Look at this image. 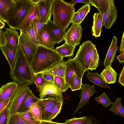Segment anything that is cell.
<instances>
[{
	"label": "cell",
	"instance_id": "e575fe53",
	"mask_svg": "<svg viewBox=\"0 0 124 124\" xmlns=\"http://www.w3.org/2000/svg\"><path fill=\"white\" fill-rule=\"evenodd\" d=\"M63 98L58 101L53 107L51 111L47 121H51L60 113L62 104Z\"/></svg>",
	"mask_w": 124,
	"mask_h": 124
},
{
	"label": "cell",
	"instance_id": "ba28073f",
	"mask_svg": "<svg viewBox=\"0 0 124 124\" xmlns=\"http://www.w3.org/2000/svg\"><path fill=\"white\" fill-rule=\"evenodd\" d=\"M100 13L102 17L103 26L106 29H110L116 20L117 15L114 0H107L106 8Z\"/></svg>",
	"mask_w": 124,
	"mask_h": 124
},
{
	"label": "cell",
	"instance_id": "f546056e",
	"mask_svg": "<svg viewBox=\"0 0 124 124\" xmlns=\"http://www.w3.org/2000/svg\"><path fill=\"white\" fill-rule=\"evenodd\" d=\"M121 98H118L113 103L109 110L112 112L115 115H118L124 117V107L121 103Z\"/></svg>",
	"mask_w": 124,
	"mask_h": 124
},
{
	"label": "cell",
	"instance_id": "4dcf8cb0",
	"mask_svg": "<svg viewBox=\"0 0 124 124\" xmlns=\"http://www.w3.org/2000/svg\"><path fill=\"white\" fill-rule=\"evenodd\" d=\"M20 32L37 45L40 46L38 40L36 36L32 22L27 28L20 31Z\"/></svg>",
	"mask_w": 124,
	"mask_h": 124
},
{
	"label": "cell",
	"instance_id": "7dc6e473",
	"mask_svg": "<svg viewBox=\"0 0 124 124\" xmlns=\"http://www.w3.org/2000/svg\"><path fill=\"white\" fill-rule=\"evenodd\" d=\"M124 66L119 75L118 82L123 86H124Z\"/></svg>",
	"mask_w": 124,
	"mask_h": 124
},
{
	"label": "cell",
	"instance_id": "7bdbcfd3",
	"mask_svg": "<svg viewBox=\"0 0 124 124\" xmlns=\"http://www.w3.org/2000/svg\"><path fill=\"white\" fill-rule=\"evenodd\" d=\"M8 124H26L24 123L16 114H15L10 117Z\"/></svg>",
	"mask_w": 124,
	"mask_h": 124
},
{
	"label": "cell",
	"instance_id": "ee69618b",
	"mask_svg": "<svg viewBox=\"0 0 124 124\" xmlns=\"http://www.w3.org/2000/svg\"><path fill=\"white\" fill-rule=\"evenodd\" d=\"M82 23L78 13L77 12H75L73 16L71 23L72 24H81Z\"/></svg>",
	"mask_w": 124,
	"mask_h": 124
},
{
	"label": "cell",
	"instance_id": "8992f818",
	"mask_svg": "<svg viewBox=\"0 0 124 124\" xmlns=\"http://www.w3.org/2000/svg\"><path fill=\"white\" fill-rule=\"evenodd\" d=\"M31 84L27 83L18 84V88L14 95L11 98L6 108L8 110L10 119L16 114L23 98Z\"/></svg>",
	"mask_w": 124,
	"mask_h": 124
},
{
	"label": "cell",
	"instance_id": "bcb514c9",
	"mask_svg": "<svg viewBox=\"0 0 124 124\" xmlns=\"http://www.w3.org/2000/svg\"><path fill=\"white\" fill-rule=\"evenodd\" d=\"M42 75L46 80L54 83V75L50 73H43Z\"/></svg>",
	"mask_w": 124,
	"mask_h": 124
},
{
	"label": "cell",
	"instance_id": "9a60e30c",
	"mask_svg": "<svg viewBox=\"0 0 124 124\" xmlns=\"http://www.w3.org/2000/svg\"><path fill=\"white\" fill-rule=\"evenodd\" d=\"M38 39L40 46L55 51V43L53 41L51 33L46 23L44 24L42 26Z\"/></svg>",
	"mask_w": 124,
	"mask_h": 124
},
{
	"label": "cell",
	"instance_id": "9f6ffc18",
	"mask_svg": "<svg viewBox=\"0 0 124 124\" xmlns=\"http://www.w3.org/2000/svg\"><path fill=\"white\" fill-rule=\"evenodd\" d=\"M31 1L35 4H37L40 0H31Z\"/></svg>",
	"mask_w": 124,
	"mask_h": 124
},
{
	"label": "cell",
	"instance_id": "681fc988",
	"mask_svg": "<svg viewBox=\"0 0 124 124\" xmlns=\"http://www.w3.org/2000/svg\"><path fill=\"white\" fill-rule=\"evenodd\" d=\"M89 119L86 124H101L93 116H88Z\"/></svg>",
	"mask_w": 124,
	"mask_h": 124
},
{
	"label": "cell",
	"instance_id": "f6af8a7d",
	"mask_svg": "<svg viewBox=\"0 0 124 124\" xmlns=\"http://www.w3.org/2000/svg\"><path fill=\"white\" fill-rule=\"evenodd\" d=\"M10 98L6 99L0 102V112L5 109L8 104Z\"/></svg>",
	"mask_w": 124,
	"mask_h": 124
},
{
	"label": "cell",
	"instance_id": "5b68a950",
	"mask_svg": "<svg viewBox=\"0 0 124 124\" xmlns=\"http://www.w3.org/2000/svg\"><path fill=\"white\" fill-rule=\"evenodd\" d=\"M15 5L7 24L10 27L17 29L32 7L35 4L31 0H15Z\"/></svg>",
	"mask_w": 124,
	"mask_h": 124
},
{
	"label": "cell",
	"instance_id": "484cf974",
	"mask_svg": "<svg viewBox=\"0 0 124 124\" xmlns=\"http://www.w3.org/2000/svg\"><path fill=\"white\" fill-rule=\"evenodd\" d=\"M66 62L63 60L48 69L40 73L42 74L50 73L56 76L64 78Z\"/></svg>",
	"mask_w": 124,
	"mask_h": 124
},
{
	"label": "cell",
	"instance_id": "ab89813d",
	"mask_svg": "<svg viewBox=\"0 0 124 124\" xmlns=\"http://www.w3.org/2000/svg\"><path fill=\"white\" fill-rule=\"evenodd\" d=\"M90 4H85L77 11L82 22L90 10Z\"/></svg>",
	"mask_w": 124,
	"mask_h": 124
},
{
	"label": "cell",
	"instance_id": "f5cc1de1",
	"mask_svg": "<svg viewBox=\"0 0 124 124\" xmlns=\"http://www.w3.org/2000/svg\"><path fill=\"white\" fill-rule=\"evenodd\" d=\"M6 43V40L4 36L0 35V47L4 46Z\"/></svg>",
	"mask_w": 124,
	"mask_h": 124
},
{
	"label": "cell",
	"instance_id": "cb8c5ba5",
	"mask_svg": "<svg viewBox=\"0 0 124 124\" xmlns=\"http://www.w3.org/2000/svg\"><path fill=\"white\" fill-rule=\"evenodd\" d=\"M4 36L6 43L13 47L15 46L18 44L19 35L16 29L10 27L6 28Z\"/></svg>",
	"mask_w": 124,
	"mask_h": 124
},
{
	"label": "cell",
	"instance_id": "52a82bcc",
	"mask_svg": "<svg viewBox=\"0 0 124 124\" xmlns=\"http://www.w3.org/2000/svg\"><path fill=\"white\" fill-rule=\"evenodd\" d=\"M18 44L31 66L38 46L20 32Z\"/></svg>",
	"mask_w": 124,
	"mask_h": 124
},
{
	"label": "cell",
	"instance_id": "b9f144b4",
	"mask_svg": "<svg viewBox=\"0 0 124 124\" xmlns=\"http://www.w3.org/2000/svg\"><path fill=\"white\" fill-rule=\"evenodd\" d=\"M9 120V112L6 108L0 113V124H8Z\"/></svg>",
	"mask_w": 124,
	"mask_h": 124
},
{
	"label": "cell",
	"instance_id": "ac0fdd59",
	"mask_svg": "<svg viewBox=\"0 0 124 124\" xmlns=\"http://www.w3.org/2000/svg\"><path fill=\"white\" fill-rule=\"evenodd\" d=\"M46 24L51 33L54 42L55 44L62 43L64 40L66 31L56 25L51 20Z\"/></svg>",
	"mask_w": 124,
	"mask_h": 124
},
{
	"label": "cell",
	"instance_id": "f35d334b",
	"mask_svg": "<svg viewBox=\"0 0 124 124\" xmlns=\"http://www.w3.org/2000/svg\"><path fill=\"white\" fill-rule=\"evenodd\" d=\"M91 4L96 8L99 12L102 11L106 6L107 0H90Z\"/></svg>",
	"mask_w": 124,
	"mask_h": 124
},
{
	"label": "cell",
	"instance_id": "2e32d148",
	"mask_svg": "<svg viewBox=\"0 0 124 124\" xmlns=\"http://www.w3.org/2000/svg\"><path fill=\"white\" fill-rule=\"evenodd\" d=\"M18 47V44L15 46L13 47L7 43L0 47V49L9 64L10 68V73L13 70Z\"/></svg>",
	"mask_w": 124,
	"mask_h": 124
},
{
	"label": "cell",
	"instance_id": "1f68e13d",
	"mask_svg": "<svg viewBox=\"0 0 124 124\" xmlns=\"http://www.w3.org/2000/svg\"><path fill=\"white\" fill-rule=\"evenodd\" d=\"M29 109L33 118L41 122L42 120V111L37 102L32 103Z\"/></svg>",
	"mask_w": 124,
	"mask_h": 124
},
{
	"label": "cell",
	"instance_id": "4fadbf2b",
	"mask_svg": "<svg viewBox=\"0 0 124 124\" xmlns=\"http://www.w3.org/2000/svg\"><path fill=\"white\" fill-rule=\"evenodd\" d=\"M82 85L81 93L79 96L80 100L78 106L74 112V114L76 113L80 108L82 109L86 103H89V100L91 97L98 92L94 85L83 84Z\"/></svg>",
	"mask_w": 124,
	"mask_h": 124
},
{
	"label": "cell",
	"instance_id": "7c38bea8",
	"mask_svg": "<svg viewBox=\"0 0 124 124\" xmlns=\"http://www.w3.org/2000/svg\"><path fill=\"white\" fill-rule=\"evenodd\" d=\"M62 99L49 96L46 98L39 99L37 103L42 110V121H47L52 109Z\"/></svg>",
	"mask_w": 124,
	"mask_h": 124
},
{
	"label": "cell",
	"instance_id": "d4e9b609",
	"mask_svg": "<svg viewBox=\"0 0 124 124\" xmlns=\"http://www.w3.org/2000/svg\"><path fill=\"white\" fill-rule=\"evenodd\" d=\"M87 71V73H85V74L88 80L93 83L94 85H98L100 87L104 88H108L110 89H111L105 82L102 77L99 73L97 72L91 73L88 71Z\"/></svg>",
	"mask_w": 124,
	"mask_h": 124
},
{
	"label": "cell",
	"instance_id": "f907efd6",
	"mask_svg": "<svg viewBox=\"0 0 124 124\" xmlns=\"http://www.w3.org/2000/svg\"><path fill=\"white\" fill-rule=\"evenodd\" d=\"M124 32L122 38V39L121 41L120 45L119 48V51L120 54H121L123 51H124Z\"/></svg>",
	"mask_w": 124,
	"mask_h": 124
},
{
	"label": "cell",
	"instance_id": "5bb4252c",
	"mask_svg": "<svg viewBox=\"0 0 124 124\" xmlns=\"http://www.w3.org/2000/svg\"><path fill=\"white\" fill-rule=\"evenodd\" d=\"M53 0H40L37 4L39 16L44 24L51 20L52 15V6Z\"/></svg>",
	"mask_w": 124,
	"mask_h": 124
},
{
	"label": "cell",
	"instance_id": "836d02e7",
	"mask_svg": "<svg viewBox=\"0 0 124 124\" xmlns=\"http://www.w3.org/2000/svg\"><path fill=\"white\" fill-rule=\"evenodd\" d=\"M53 83L56 87L63 92L66 91L69 88L63 78L54 76Z\"/></svg>",
	"mask_w": 124,
	"mask_h": 124
},
{
	"label": "cell",
	"instance_id": "74e56055",
	"mask_svg": "<svg viewBox=\"0 0 124 124\" xmlns=\"http://www.w3.org/2000/svg\"><path fill=\"white\" fill-rule=\"evenodd\" d=\"M32 22L36 36L38 39L40 30L44 24L41 22L39 16L36 17Z\"/></svg>",
	"mask_w": 124,
	"mask_h": 124
},
{
	"label": "cell",
	"instance_id": "c3c4849f",
	"mask_svg": "<svg viewBox=\"0 0 124 124\" xmlns=\"http://www.w3.org/2000/svg\"><path fill=\"white\" fill-rule=\"evenodd\" d=\"M70 3L75 5L78 3H84L85 4H91L90 0H72L70 2H68Z\"/></svg>",
	"mask_w": 124,
	"mask_h": 124
},
{
	"label": "cell",
	"instance_id": "8d00e7d4",
	"mask_svg": "<svg viewBox=\"0 0 124 124\" xmlns=\"http://www.w3.org/2000/svg\"><path fill=\"white\" fill-rule=\"evenodd\" d=\"M89 119L88 116H85L77 117H74L69 119L66 120L64 124H86Z\"/></svg>",
	"mask_w": 124,
	"mask_h": 124
},
{
	"label": "cell",
	"instance_id": "11a10c76",
	"mask_svg": "<svg viewBox=\"0 0 124 124\" xmlns=\"http://www.w3.org/2000/svg\"><path fill=\"white\" fill-rule=\"evenodd\" d=\"M5 25V23L0 19V29H2Z\"/></svg>",
	"mask_w": 124,
	"mask_h": 124
},
{
	"label": "cell",
	"instance_id": "e0dca14e",
	"mask_svg": "<svg viewBox=\"0 0 124 124\" xmlns=\"http://www.w3.org/2000/svg\"><path fill=\"white\" fill-rule=\"evenodd\" d=\"M15 0H0V19L8 22L14 7Z\"/></svg>",
	"mask_w": 124,
	"mask_h": 124
},
{
	"label": "cell",
	"instance_id": "83f0119b",
	"mask_svg": "<svg viewBox=\"0 0 124 124\" xmlns=\"http://www.w3.org/2000/svg\"><path fill=\"white\" fill-rule=\"evenodd\" d=\"M75 48V46L69 45L65 43L61 46L55 48V51L63 59L65 57L73 56Z\"/></svg>",
	"mask_w": 124,
	"mask_h": 124
},
{
	"label": "cell",
	"instance_id": "6f0895ef",
	"mask_svg": "<svg viewBox=\"0 0 124 124\" xmlns=\"http://www.w3.org/2000/svg\"><path fill=\"white\" fill-rule=\"evenodd\" d=\"M0 35H4V31H2L1 29H0Z\"/></svg>",
	"mask_w": 124,
	"mask_h": 124
},
{
	"label": "cell",
	"instance_id": "30bf717a",
	"mask_svg": "<svg viewBox=\"0 0 124 124\" xmlns=\"http://www.w3.org/2000/svg\"><path fill=\"white\" fill-rule=\"evenodd\" d=\"M82 30L81 24H72L66 32L64 39L65 43L74 46L78 45L81 39Z\"/></svg>",
	"mask_w": 124,
	"mask_h": 124
},
{
	"label": "cell",
	"instance_id": "f1b7e54d",
	"mask_svg": "<svg viewBox=\"0 0 124 124\" xmlns=\"http://www.w3.org/2000/svg\"><path fill=\"white\" fill-rule=\"evenodd\" d=\"M16 114L26 124H40L41 121L37 120L33 117L29 108L27 111L17 112Z\"/></svg>",
	"mask_w": 124,
	"mask_h": 124
},
{
	"label": "cell",
	"instance_id": "44dd1931",
	"mask_svg": "<svg viewBox=\"0 0 124 124\" xmlns=\"http://www.w3.org/2000/svg\"><path fill=\"white\" fill-rule=\"evenodd\" d=\"M39 100L33 94L30 88H29L25 95L17 112L27 111L32 103L37 102Z\"/></svg>",
	"mask_w": 124,
	"mask_h": 124
},
{
	"label": "cell",
	"instance_id": "d6986e66",
	"mask_svg": "<svg viewBox=\"0 0 124 124\" xmlns=\"http://www.w3.org/2000/svg\"><path fill=\"white\" fill-rule=\"evenodd\" d=\"M18 84L14 82L7 83L0 88V102L8 98L10 99L17 91Z\"/></svg>",
	"mask_w": 124,
	"mask_h": 124
},
{
	"label": "cell",
	"instance_id": "277c9868",
	"mask_svg": "<svg viewBox=\"0 0 124 124\" xmlns=\"http://www.w3.org/2000/svg\"><path fill=\"white\" fill-rule=\"evenodd\" d=\"M75 5L62 0H53L52 14L54 23L65 31L75 12Z\"/></svg>",
	"mask_w": 124,
	"mask_h": 124
},
{
	"label": "cell",
	"instance_id": "680465c9",
	"mask_svg": "<svg viewBox=\"0 0 124 124\" xmlns=\"http://www.w3.org/2000/svg\"></svg>",
	"mask_w": 124,
	"mask_h": 124
},
{
	"label": "cell",
	"instance_id": "9c48e42d",
	"mask_svg": "<svg viewBox=\"0 0 124 124\" xmlns=\"http://www.w3.org/2000/svg\"><path fill=\"white\" fill-rule=\"evenodd\" d=\"M65 64L64 78L66 83L70 88L74 73H75L82 79L84 74L86 71L74 58L66 61Z\"/></svg>",
	"mask_w": 124,
	"mask_h": 124
},
{
	"label": "cell",
	"instance_id": "7402d4cb",
	"mask_svg": "<svg viewBox=\"0 0 124 124\" xmlns=\"http://www.w3.org/2000/svg\"><path fill=\"white\" fill-rule=\"evenodd\" d=\"M117 41V38L114 36L104 62L105 68L108 65H111L115 60L118 49Z\"/></svg>",
	"mask_w": 124,
	"mask_h": 124
},
{
	"label": "cell",
	"instance_id": "816d5d0a",
	"mask_svg": "<svg viewBox=\"0 0 124 124\" xmlns=\"http://www.w3.org/2000/svg\"><path fill=\"white\" fill-rule=\"evenodd\" d=\"M119 63H122L124 62V51L120 55L116 56Z\"/></svg>",
	"mask_w": 124,
	"mask_h": 124
},
{
	"label": "cell",
	"instance_id": "4316f807",
	"mask_svg": "<svg viewBox=\"0 0 124 124\" xmlns=\"http://www.w3.org/2000/svg\"><path fill=\"white\" fill-rule=\"evenodd\" d=\"M101 75L107 83L114 84L116 81L117 73L111 65L106 67L101 73Z\"/></svg>",
	"mask_w": 124,
	"mask_h": 124
},
{
	"label": "cell",
	"instance_id": "3957f363",
	"mask_svg": "<svg viewBox=\"0 0 124 124\" xmlns=\"http://www.w3.org/2000/svg\"><path fill=\"white\" fill-rule=\"evenodd\" d=\"M9 75L12 81L18 84L29 83L32 84L33 83L34 74L19 46L14 69L12 71L9 73Z\"/></svg>",
	"mask_w": 124,
	"mask_h": 124
},
{
	"label": "cell",
	"instance_id": "60d3db41",
	"mask_svg": "<svg viewBox=\"0 0 124 124\" xmlns=\"http://www.w3.org/2000/svg\"><path fill=\"white\" fill-rule=\"evenodd\" d=\"M33 81L38 88L42 86L45 83L46 80L43 77L42 74L39 73L34 74Z\"/></svg>",
	"mask_w": 124,
	"mask_h": 124
},
{
	"label": "cell",
	"instance_id": "8fae6325",
	"mask_svg": "<svg viewBox=\"0 0 124 124\" xmlns=\"http://www.w3.org/2000/svg\"><path fill=\"white\" fill-rule=\"evenodd\" d=\"M38 88V91L39 93V99H44L48 95L63 98V92L56 87L52 82L46 80L42 86Z\"/></svg>",
	"mask_w": 124,
	"mask_h": 124
},
{
	"label": "cell",
	"instance_id": "7a4b0ae2",
	"mask_svg": "<svg viewBox=\"0 0 124 124\" xmlns=\"http://www.w3.org/2000/svg\"><path fill=\"white\" fill-rule=\"evenodd\" d=\"M74 58L86 71L96 70L98 65L99 55L95 45L90 40L80 45Z\"/></svg>",
	"mask_w": 124,
	"mask_h": 124
},
{
	"label": "cell",
	"instance_id": "ffe728a7",
	"mask_svg": "<svg viewBox=\"0 0 124 124\" xmlns=\"http://www.w3.org/2000/svg\"><path fill=\"white\" fill-rule=\"evenodd\" d=\"M37 16H39V14L38 7L36 4L34 5L30 9L17 29L21 31L26 29Z\"/></svg>",
	"mask_w": 124,
	"mask_h": 124
},
{
	"label": "cell",
	"instance_id": "d590c367",
	"mask_svg": "<svg viewBox=\"0 0 124 124\" xmlns=\"http://www.w3.org/2000/svg\"><path fill=\"white\" fill-rule=\"evenodd\" d=\"M95 100L98 103L101 104L104 107H108L112 105L113 102L105 92L100 96L94 98Z\"/></svg>",
	"mask_w": 124,
	"mask_h": 124
},
{
	"label": "cell",
	"instance_id": "db71d44e",
	"mask_svg": "<svg viewBox=\"0 0 124 124\" xmlns=\"http://www.w3.org/2000/svg\"><path fill=\"white\" fill-rule=\"evenodd\" d=\"M40 124H64V123H57L51 121H41Z\"/></svg>",
	"mask_w": 124,
	"mask_h": 124
},
{
	"label": "cell",
	"instance_id": "603a6c76",
	"mask_svg": "<svg viewBox=\"0 0 124 124\" xmlns=\"http://www.w3.org/2000/svg\"><path fill=\"white\" fill-rule=\"evenodd\" d=\"M93 24L92 28V35L95 38L100 36L103 26L102 16L99 12L95 13L93 16Z\"/></svg>",
	"mask_w": 124,
	"mask_h": 124
},
{
	"label": "cell",
	"instance_id": "6da1fadb",
	"mask_svg": "<svg viewBox=\"0 0 124 124\" xmlns=\"http://www.w3.org/2000/svg\"><path fill=\"white\" fill-rule=\"evenodd\" d=\"M63 59L55 51L38 46L31 67L35 74L48 69L63 61Z\"/></svg>",
	"mask_w": 124,
	"mask_h": 124
},
{
	"label": "cell",
	"instance_id": "d6a6232c",
	"mask_svg": "<svg viewBox=\"0 0 124 124\" xmlns=\"http://www.w3.org/2000/svg\"><path fill=\"white\" fill-rule=\"evenodd\" d=\"M82 84V79L79 77L75 73H74L70 87L71 91H74L81 89Z\"/></svg>",
	"mask_w": 124,
	"mask_h": 124
}]
</instances>
